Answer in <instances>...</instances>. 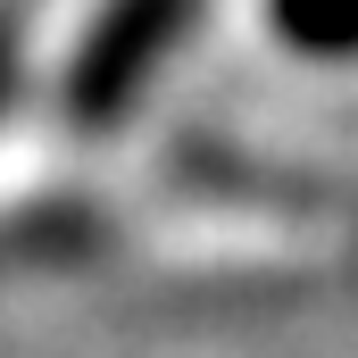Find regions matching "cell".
<instances>
[{"mask_svg":"<svg viewBox=\"0 0 358 358\" xmlns=\"http://www.w3.org/2000/svg\"><path fill=\"white\" fill-rule=\"evenodd\" d=\"M192 17H200V0H100L84 42H76V59H67V84H59L67 125L76 134L125 125L134 100L150 92V76L176 59V42L192 34Z\"/></svg>","mask_w":358,"mask_h":358,"instance_id":"cell-1","label":"cell"},{"mask_svg":"<svg viewBox=\"0 0 358 358\" xmlns=\"http://www.w3.org/2000/svg\"><path fill=\"white\" fill-rule=\"evenodd\" d=\"M108 242V217L92 200H25L0 208V267H67Z\"/></svg>","mask_w":358,"mask_h":358,"instance_id":"cell-2","label":"cell"},{"mask_svg":"<svg viewBox=\"0 0 358 358\" xmlns=\"http://www.w3.org/2000/svg\"><path fill=\"white\" fill-rule=\"evenodd\" d=\"M267 25L308 59H358V0H267Z\"/></svg>","mask_w":358,"mask_h":358,"instance_id":"cell-3","label":"cell"},{"mask_svg":"<svg viewBox=\"0 0 358 358\" xmlns=\"http://www.w3.org/2000/svg\"><path fill=\"white\" fill-rule=\"evenodd\" d=\"M17 67H25V0H0V108L17 92Z\"/></svg>","mask_w":358,"mask_h":358,"instance_id":"cell-4","label":"cell"}]
</instances>
